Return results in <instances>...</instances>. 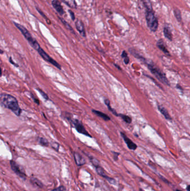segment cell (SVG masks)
Returning a JSON list of instances; mask_svg holds the SVG:
<instances>
[{
	"instance_id": "1",
	"label": "cell",
	"mask_w": 190,
	"mask_h": 191,
	"mask_svg": "<svg viewBox=\"0 0 190 191\" xmlns=\"http://www.w3.org/2000/svg\"><path fill=\"white\" fill-rule=\"evenodd\" d=\"M0 103L2 106L12 111L16 115L19 116L21 114V109L15 97L7 93H2L0 95Z\"/></svg>"
},
{
	"instance_id": "2",
	"label": "cell",
	"mask_w": 190,
	"mask_h": 191,
	"mask_svg": "<svg viewBox=\"0 0 190 191\" xmlns=\"http://www.w3.org/2000/svg\"><path fill=\"white\" fill-rule=\"evenodd\" d=\"M146 64L148 67V69L151 71V72L156 77V78L158 80H160L161 82L162 83L170 86V83L169 80L167 78V77L166 76L165 73L162 72L161 69L155 65V64L152 61H147ZM145 64V65H146Z\"/></svg>"
},
{
	"instance_id": "3",
	"label": "cell",
	"mask_w": 190,
	"mask_h": 191,
	"mask_svg": "<svg viewBox=\"0 0 190 191\" xmlns=\"http://www.w3.org/2000/svg\"><path fill=\"white\" fill-rule=\"evenodd\" d=\"M145 16L148 28L152 32H156L158 27V21L153 9L146 10Z\"/></svg>"
},
{
	"instance_id": "4",
	"label": "cell",
	"mask_w": 190,
	"mask_h": 191,
	"mask_svg": "<svg viewBox=\"0 0 190 191\" xmlns=\"http://www.w3.org/2000/svg\"><path fill=\"white\" fill-rule=\"evenodd\" d=\"M14 23L15 24L16 27L21 32V33L23 34V35L24 36V37L28 41V42L30 43V44L31 45V46L34 49L36 50V51H38L41 47L40 46V45H39V44L38 42L35 39L32 38V36H31V35L29 33V31L27 30L25 27L23 26V25H21V24L16 23Z\"/></svg>"
},
{
	"instance_id": "5",
	"label": "cell",
	"mask_w": 190,
	"mask_h": 191,
	"mask_svg": "<svg viewBox=\"0 0 190 191\" xmlns=\"http://www.w3.org/2000/svg\"><path fill=\"white\" fill-rule=\"evenodd\" d=\"M70 114L69 113H66V116H65V118L68 120L70 123L71 125L73 127H74L79 133L83 134L84 135L88 136L89 138H92L90 134H89L87 131V130L85 129L83 124H82V122L80 121V120H79L78 119H72V117H70Z\"/></svg>"
},
{
	"instance_id": "6",
	"label": "cell",
	"mask_w": 190,
	"mask_h": 191,
	"mask_svg": "<svg viewBox=\"0 0 190 191\" xmlns=\"http://www.w3.org/2000/svg\"><path fill=\"white\" fill-rule=\"evenodd\" d=\"M38 54L40 55V56L45 61L49 62L50 63H51L52 65H54L55 67H56L57 68L59 69H61V65H60L57 61H55L54 59H53L51 57H50L49 55L48 54L46 53L41 48H40L38 51Z\"/></svg>"
},
{
	"instance_id": "7",
	"label": "cell",
	"mask_w": 190,
	"mask_h": 191,
	"mask_svg": "<svg viewBox=\"0 0 190 191\" xmlns=\"http://www.w3.org/2000/svg\"><path fill=\"white\" fill-rule=\"evenodd\" d=\"M121 135L122 138L123 139L124 141L125 142V143L127 145L128 148L130 150H135L137 149V145L133 141H132L128 137H127L126 134H124L123 132H121Z\"/></svg>"
},
{
	"instance_id": "8",
	"label": "cell",
	"mask_w": 190,
	"mask_h": 191,
	"mask_svg": "<svg viewBox=\"0 0 190 191\" xmlns=\"http://www.w3.org/2000/svg\"><path fill=\"white\" fill-rule=\"evenodd\" d=\"M10 164H11V166L12 170L15 172V173H16L20 177H21L22 178L25 179L26 175H25V173H23V171L21 170V169L19 166V165L17 164L15 161H10Z\"/></svg>"
},
{
	"instance_id": "9",
	"label": "cell",
	"mask_w": 190,
	"mask_h": 191,
	"mask_svg": "<svg viewBox=\"0 0 190 191\" xmlns=\"http://www.w3.org/2000/svg\"><path fill=\"white\" fill-rule=\"evenodd\" d=\"M74 160L76 163V165L78 166H82L86 163V161L85 158L81 155H80L79 153L74 152Z\"/></svg>"
},
{
	"instance_id": "10",
	"label": "cell",
	"mask_w": 190,
	"mask_h": 191,
	"mask_svg": "<svg viewBox=\"0 0 190 191\" xmlns=\"http://www.w3.org/2000/svg\"><path fill=\"white\" fill-rule=\"evenodd\" d=\"M129 52L133 55V57H134L136 58L139 59L143 63H144V64H146V62L147 61V59L143 56L141 55L140 53H138L136 50L134 49V48H129Z\"/></svg>"
},
{
	"instance_id": "11",
	"label": "cell",
	"mask_w": 190,
	"mask_h": 191,
	"mask_svg": "<svg viewBox=\"0 0 190 191\" xmlns=\"http://www.w3.org/2000/svg\"><path fill=\"white\" fill-rule=\"evenodd\" d=\"M75 27H76L77 30L79 31L80 34L83 37H86V33L84 28V23L81 20H76L75 22Z\"/></svg>"
},
{
	"instance_id": "12",
	"label": "cell",
	"mask_w": 190,
	"mask_h": 191,
	"mask_svg": "<svg viewBox=\"0 0 190 191\" xmlns=\"http://www.w3.org/2000/svg\"><path fill=\"white\" fill-rule=\"evenodd\" d=\"M156 45L157 46V48L161 50L162 52H164V53L166 55L168 56H171V54L170 53L169 51L166 48V47L164 45V40L161 39L160 40H158L156 44Z\"/></svg>"
},
{
	"instance_id": "13",
	"label": "cell",
	"mask_w": 190,
	"mask_h": 191,
	"mask_svg": "<svg viewBox=\"0 0 190 191\" xmlns=\"http://www.w3.org/2000/svg\"><path fill=\"white\" fill-rule=\"evenodd\" d=\"M52 5L60 15H63L64 14V10L62 7L61 4L60 3V2L58 0H53L52 1Z\"/></svg>"
},
{
	"instance_id": "14",
	"label": "cell",
	"mask_w": 190,
	"mask_h": 191,
	"mask_svg": "<svg viewBox=\"0 0 190 191\" xmlns=\"http://www.w3.org/2000/svg\"><path fill=\"white\" fill-rule=\"evenodd\" d=\"M157 107H158V110L160 111V112L162 115H164L165 119H166V120H170V121L172 120L167 110L164 106L160 105H158Z\"/></svg>"
},
{
	"instance_id": "15",
	"label": "cell",
	"mask_w": 190,
	"mask_h": 191,
	"mask_svg": "<svg viewBox=\"0 0 190 191\" xmlns=\"http://www.w3.org/2000/svg\"><path fill=\"white\" fill-rule=\"evenodd\" d=\"M92 112L94 114H95V115H97L98 116H99L100 118L103 119L106 121H108L110 120V117L108 115H106V114L103 113L101 111H98V110L93 109V110H92Z\"/></svg>"
},
{
	"instance_id": "16",
	"label": "cell",
	"mask_w": 190,
	"mask_h": 191,
	"mask_svg": "<svg viewBox=\"0 0 190 191\" xmlns=\"http://www.w3.org/2000/svg\"><path fill=\"white\" fill-rule=\"evenodd\" d=\"M164 37L170 41H172V34L171 30L168 27H164Z\"/></svg>"
},
{
	"instance_id": "17",
	"label": "cell",
	"mask_w": 190,
	"mask_h": 191,
	"mask_svg": "<svg viewBox=\"0 0 190 191\" xmlns=\"http://www.w3.org/2000/svg\"><path fill=\"white\" fill-rule=\"evenodd\" d=\"M104 103L106 105V106L108 107V108L109 109V110L111 111L113 115L116 116H118V114L117 112V111H115V109L113 108L112 107H111L110 101L109 99H104Z\"/></svg>"
},
{
	"instance_id": "18",
	"label": "cell",
	"mask_w": 190,
	"mask_h": 191,
	"mask_svg": "<svg viewBox=\"0 0 190 191\" xmlns=\"http://www.w3.org/2000/svg\"><path fill=\"white\" fill-rule=\"evenodd\" d=\"M65 4H66L70 8H77L75 0H61Z\"/></svg>"
},
{
	"instance_id": "19",
	"label": "cell",
	"mask_w": 190,
	"mask_h": 191,
	"mask_svg": "<svg viewBox=\"0 0 190 191\" xmlns=\"http://www.w3.org/2000/svg\"><path fill=\"white\" fill-rule=\"evenodd\" d=\"M174 15L175 17L179 23H181L182 21V15H181V12L179 10L178 8H176L173 10Z\"/></svg>"
},
{
	"instance_id": "20",
	"label": "cell",
	"mask_w": 190,
	"mask_h": 191,
	"mask_svg": "<svg viewBox=\"0 0 190 191\" xmlns=\"http://www.w3.org/2000/svg\"><path fill=\"white\" fill-rule=\"evenodd\" d=\"M118 117H121L122 120H123L127 124H131L132 121V119H131V117L127 115H124L122 114H118Z\"/></svg>"
},
{
	"instance_id": "21",
	"label": "cell",
	"mask_w": 190,
	"mask_h": 191,
	"mask_svg": "<svg viewBox=\"0 0 190 191\" xmlns=\"http://www.w3.org/2000/svg\"><path fill=\"white\" fill-rule=\"evenodd\" d=\"M121 57L123 59V61L124 63L126 65L128 64L129 63V58L128 56V53H127L126 50H123L122 52V54H121Z\"/></svg>"
},
{
	"instance_id": "22",
	"label": "cell",
	"mask_w": 190,
	"mask_h": 191,
	"mask_svg": "<svg viewBox=\"0 0 190 191\" xmlns=\"http://www.w3.org/2000/svg\"><path fill=\"white\" fill-rule=\"evenodd\" d=\"M142 1L143 5V6L145 7L146 10L153 9L152 4H151L150 0H142Z\"/></svg>"
},
{
	"instance_id": "23",
	"label": "cell",
	"mask_w": 190,
	"mask_h": 191,
	"mask_svg": "<svg viewBox=\"0 0 190 191\" xmlns=\"http://www.w3.org/2000/svg\"><path fill=\"white\" fill-rule=\"evenodd\" d=\"M60 19L61 21V22L63 23L64 24V25L65 27H66V28L69 30V31H70L73 34H75V32L74 31V30H73V29L72 28V27H71L69 24L64 19H63V18H61V17H60Z\"/></svg>"
},
{
	"instance_id": "24",
	"label": "cell",
	"mask_w": 190,
	"mask_h": 191,
	"mask_svg": "<svg viewBox=\"0 0 190 191\" xmlns=\"http://www.w3.org/2000/svg\"><path fill=\"white\" fill-rule=\"evenodd\" d=\"M90 160L91 161L92 164L93 165V166L94 167H96L98 165H100V163H99V161L98 159H97L95 158L94 157H90Z\"/></svg>"
},
{
	"instance_id": "25",
	"label": "cell",
	"mask_w": 190,
	"mask_h": 191,
	"mask_svg": "<svg viewBox=\"0 0 190 191\" xmlns=\"http://www.w3.org/2000/svg\"><path fill=\"white\" fill-rule=\"evenodd\" d=\"M38 142L41 145L44 146H48L49 145V142H48V140L45 138H39Z\"/></svg>"
},
{
	"instance_id": "26",
	"label": "cell",
	"mask_w": 190,
	"mask_h": 191,
	"mask_svg": "<svg viewBox=\"0 0 190 191\" xmlns=\"http://www.w3.org/2000/svg\"><path fill=\"white\" fill-rule=\"evenodd\" d=\"M31 180V182L34 184H35V186H38L39 187H42V183L38 180H37V179H35V178H32Z\"/></svg>"
},
{
	"instance_id": "27",
	"label": "cell",
	"mask_w": 190,
	"mask_h": 191,
	"mask_svg": "<svg viewBox=\"0 0 190 191\" xmlns=\"http://www.w3.org/2000/svg\"><path fill=\"white\" fill-rule=\"evenodd\" d=\"M36 10H37L38 11V12L40 13V14L42 16V17H44V19H45L46 20V21H47V23H48V24H51L50 21V20H48V18L46 17V16L44 15V12H42V11H41V10L40 9V8H38V7H36Z\"/></svg>"
},
{
	"instance_id": "28",
	"label": "cell",
	"mask_w": 190,
	"mask_h": 191,
	"mask_svg": "<svg viewBox=\"0 0 190 191\" xmlns=\"http://www.w3.org/2000/svg\"><path fill=\"white\" fill-rule=\"evenodd\" d=\"M38 92H40V93L42 97H43L44 99H46V100H48V99H49L48 96L47 95L45 92H43L42 90H41V89H38Z\"/></svg>"
},
{
	"instance_id": "29",
	"label": "cell",
	"mask_w": 190,
	"mask_h": 191,
	"mask_svg": "<svg viewBox=\"0 0 190 191\" xmlns=\"http://www.w3.org/2000/svg\"><path fill=\"white\" fill-rule=\"evenodd\" d=\"M66 188L64 186H60L59 187L57 188L52 191H66Z\"/></svg>"
},
{
	"instance_id": "30",
	"label": "cell",
	"mask_w": 190,
	"mask_h": 191,
	"mask_svg": "<svg viewBox=\"0 0 190 191\" xmlns=\"http://www.w3.org/2000/svg\"><path fill=\"white\" fill-rule=\"evenodd\" d=\"M52 147L54 149H55L56 150H58V149L59 148V144H57V142H53L52 144H51Z\"/></svg>"
},
{
	"instance_id": "31",
	"label": "cell",
	"mask_w": 190,
	"mask_h": 191,
	"mask_svg": "<svg viewBox=\"0 0 190 191\" xmlns=\"http://www.w3.org/2000/svg\"><path fill=\"white\" fill-rule=\"evenodd\" d=\"M112 153L113 154L114 161H117L118 159V156L120 155V153L115 152H112Z\"/></svg>"
},
{
	"instance_id": "32",
	"label": "cell",
	"mask_w": 190,
	"mask_h": 191,
	"mask_svg": "<svg viewBox=\"0 0 190 191\" xmlns=\"http://www.w3.org/2000/svg\"><path fill=\"white\" fill-rule=\"evenodd\" d=\"M69 14L71 16V18L73 21H74L75 19V15H74V13L72 11V10H69Z\"/></svg>"
},
{
	"instance_id": "33",
	"label": "cell",
	"mask_w": 190,
	"mask_h": 191,
	"mask_svg": "<svg viewBox=\"0 0 190 191\" xmlns=\"http://www.w3.org/2000/svg\"><path fill=\"white\" fill-rule=\"evenodd\" d=\"M176 88L179 89L180 91H181L182 92H183V88H182V87H181V86H180V85L179 84H176Z\"/></svg>"
},
{
	"instance_id": "34",
	"label": "cell",
	"mask_w": 190,
	"mask_h": 191,
	"mask_svg": "<svg viewBox=\"0 0 190 191\" xmlns=\"http://www.w3.org/2000/svg\"><path fill=\"white\" fill-rule=\"evenodd\" d=\"M114 65L116 68H117L119 70H122V68H121V67L119 65H118V64H115V63H114Z\"/></svg>"
},
{
	"instance_id": "35",
	"label": "cell",
	"mask_w": 190,
	"mask_h": 191,
	"mask_svg": "<svg viewBox=\"0 0 190 191\" xmlns=\"http://www.w3.org/2000/svg\"><path fill=\"white\" fill-rule=\"evenodd\" d=\"M10 62H11V63H12V64H13V65H15V66H16V67H18V66H19V65H17V64H16V63H15L14 62H13V61H12V59L11 58H10Z\"/></svg>"
},
{
	"instance_id": "36",
	"label": "cell",
	"mask_w": 190,
	"mask_h": 191,
	"mask_svg": "<svg viewBox=\"0 0 190 191\" xmlns=\"http://www.w3.org/2000/svg\"><path fill=\"white\" fill-rule=\"evenodd\" d=\"M190 185H188V186H187V191H190Z\"/></svg>"
},
{
	"instance_id": "37",
	"label": "cell",
	"mask_w": 190,
	"mask_h": 191,
	"mask_svg": "<svg viewBox=\"0 0 190 191\" xmlns=\"http://www.w3.org/2000/svg\"><path fill=\"white\" fill-rule=\"evenodd\" d=\"M2 76V69L1 68V67H0V77Z\"/></svg>"
},
{
	"instance_id": "38",
	"label": "cell",
	"mask_w": 190,
	"mask_h": 191,
	"mask_svg": "<svg viewBox=\"0 0 190 191\" xmlns=\"http://www.w3.org/2000/svg\"><path fill=\"white\" fill-rule=\"evenodd\" d=\"M4 53V51L2 50L1 49H0V54H3Z\"/></svg>"
},
{
	"instance_id": "39",
	"label": "cell",
	"mask_w": 190,
	"mask_h": 191,
	"mask_svg": "<svg viewBox=\"0 0 190 191\" xmlns=\"http://www.w3.org/2000/svg\"><path fill=\"white\" fill-rule=\"evenodd\" d=\"M139 191H144L143 189H139Z\"/></svg>"
},
{
	"instance_id": "40",
	"label": "cell",
	"mask_w": 190,
	"mask_h": 191,
	"mask_svg": "<svg viewBox=\"0 0 190 191\" xmlns=\"http://www.w3.org/2000/svg\"><path fill=\"white\" fill-rule=\"evenodd\" d=\"M176 191H181V190H179V189H176Z\"/></svg>"
}]
</instances>
